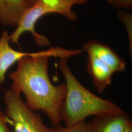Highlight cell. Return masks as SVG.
<instances>
[{
  "label": "cell",
  "instance_id": "7",
  "mask_svg": "<svg viewBox=\"0 0 132 132\" xmlns=\"http://www.w3.org/2000/svg\"><path fill=\"white\" fill-rule=\"evenodd\" d=\"M10 35L4 30L0 37V84L4 83L10 68L24 57L32 56L36 52H24L14 50L10 46Z\"/></svg>",
  "mask_w": 132,
  "mask_h": 132
},
{
  "label": "cell",
  "instance_id": "12",
  "mask_svg": "<svg viewBox=\"0 0 132 132\" xmlns=\"http://www.w3.org/2000/svg\"><path fill=\"white\" fill-rule=\"evenodd\" d=\"M107 2L118 10H124L132 9V0H107Z\"/></svg>",
  "mask_w": 132,
  "mask_h": 132
},
{
  "label": "cell",
  "instance_id": "11",
  "mask_svg": "<svg viewBox=\"0 0 132 132\" xmlns=\"http://www.w3.org/2000/svg\"><path fill=\"white\" fill-rule=\"evenodd\" d=\"M51 132H90L89 123L83 121L66 127L54 126L51 128Z\"/></svg>",
  "mask_w": 132,
  "mask_h": 132
},
{
  "label": "cell",
  "instance_id": "8",
  "mask_svg": "<svg viewBox=\"0 0 132 132\" xmlns=\"http://www.w3.org/2000/svg\"><path fill=\"white\" fill-rule=\"evenodd\" d=\"M87 68L98 92H104L112 83L113 71L98 58L90 54H88Z\"/></svg>",
  "mask_w": 132,
  "mask_h": 132
},
{
  "label": "cell",
  "instance_id": "3",
  "mask_svg": "<svg viewBox=\"0 0 132 132\" xmlns=\"http://www.w3.org/2000/svg\"><path fill=\"white\" fill-rule=\"evenodd\" d=\"M87 3V0H38L24 12L16 28L10 35V41L19 45L21 36L26 32H29L38 46L50 45L49 40L35 30V25L38 20L46 15L56 13L71 21L76 22L77 16L73 11V7L76 5H84Z\"/></svg>",
  "mask_w": 132,
  "mask_h": 132
},
{
  "label": "cell",
  "instance_id": "6",
  "mask_svg": "<svg viewBox=\"0 0 132 132\" xmlns=\"http://www.w3.org/2000/svg\"><path fill=\"white\" fill-rule=\"evenodd\" d=\"M131 122L127 113L123 111L95 117L89 124L90 132H124Z\"/></svg>",
  "mask_w": 132,
  "mask_h": 132
},
{
  "label": "cell",
  "instance_id": "5",
  "mask_svg": "<svg viewBox=\"0 0 132 132\" xmlns=\"http://www.w3.org/2000/svg\"><path fill=\"white\" fill-rule=\"evenodd\" d=\"M83 52L96 57L106 64L113 72L123 71L126 68L125 60L108 46L97 41L92 40L83 46Z\"/></svg>",
  "mask_w": 132,
  "mask_h": 132
},
{
  "label": "cell",
  "instance_id": "1",
  "mask_svg": "<svg viewBox=\"0 0 132 132\" xmlns=\"http://www.w3.org/2000/svg\"><path fill=\"white\" fill-rule=\"evenodd\" d=\"M82 52L80 50L51 47L21 58L17 62V69L9 74L13 82L10 89L23 94L29 108L42 111L54 126H58L62 121L59 111L66 95V84H52L48 73V59L51 57L72 56Z\"/></svg>",
  "mask_w": 132,
  "mask_h": 132
},
{
  "label": "cell",
  "instance_id": "14",
  "mask_svg": "<svg viewBox=\"0 0 132 132\" xmlns=\"http://www.w3.org/2000/svg\"><path fill=\"white\" fill-rule=\"evenodd\" d=\"M124 132H132V121L129 124L127 127Z\"/></svg>",
  "mask_w": 132,
  "mask_h": 132
},
{
  "label": "cell",
  "instance_id": "10",
  "mask_svg": "<svg viewBox=\"0 0 132 132\" xmlns=\"http://www.w3.org/2000/svg\"><path fill=\"white\" fill-rule=\"evenodd\" d=\"M117 16L126 28L129 42V50L131 56L132 53V15L124 10L117 12Z\"/></svg>",
  "mask_w": 132,
  "mask_h": 132
},
{
  "label": "cell",
  "instance_id": "15",
  "mask_svg": "<svg viewBox=\"0 0 132 132\" xmlns=\"http://www.w3.org/2000/svg\"><path fill=\"white\" fill-rule=\"evenodd\" d=\"M29 6L35 4L38 0H25Z\"/></svg>",
  "mask_w": 132,
  "mask_h": 132
},
{
  "label": "cell",
  "instance_id": "4",
  "mask_svg": "<svg viewBox=\"0 0 132 132\" xmlns=\"http://www.w3.org/2000/svg\"><path fill=\"white\" fill-rule=\"evenodd\" d=\"M5 115L14 128L13 132H51L40 116L29 108L22 100L21 94L10 89L5 92Z\"/></svg>",
  "mask_w": 132,
  "mask_h": 132
},
{
  "label": "cell",
  "instance_id": "9",
  "mask_svg": "<svg viewBox=\"0 0 132 132\" xmlns=\"http://www.w3.org/2000/svg\"><path fill=\"white\" fill-rule=\"evenodd\" d=\"M29 7L25 0H0V23L17 27Z\"/></svg>",
  "mask_w": 132,
  "mask_h": 132
},
{
  "label": "cell",
  "instance_id": "13",
  "mask_svg": "<svg viewBox=\"0 0 132 132\" xmlns=\"http://www.w3.org/2000/svg\"><path fill=\"white\" fill-rule=\"evenodd\" d=\"M10 119L0 109V132H13L7 127Z\"/></svg>",
  "mask_w": 132,
  "mask_h": 132
},
{
  "label": "cell",
  "instance_id": "2",
  "mask_svg": "<svg viewBox=\"0 0 132 132\" xmlns=\"http://www.w3.org/2000/svg\"><path fill=\"white\" fill-rule=\"evenodd\" d=\"M70 57H61L59 63L66 86V95L59 112L62 121L66 126L85 121L90 116L98 117L123 112L118 105L95 95L80 83L69 67Z\"/></svg>",
  "mask_w": 132,
  "mask_h": 132
}]
</instances>
